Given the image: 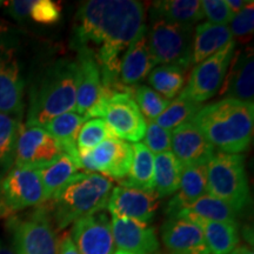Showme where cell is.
Instances as JSON below:
<instances>
[{
	"mask_svg": "<svg viewBox=\"0 0 254 254\" xmlns=\"http://www.w3.org/2000/svg\"><path fill=\"white\" fill-rule=\"evenodd\" d=\"M0 44H1V41H0Z\"/></svg>",
	"mask_w": 254,
	"mask_h": 254,
	"instance_id": "cell-48",
	"label": "cell"
},
{
	"mask_svg": "<svg viewBox=\"0 0 254 254\" xmlns=\"http://www.w3.org/2000/svg\"><path fill=\"white\" fill-rule=\"evenodd\" d=\"M85 122L86 120L80 114L67 112L51 119L50 122L41 126L55 138V140L62 148L63 153L67 154L74 160L79 170H80V163H79L77 139Z\"/></svg>",
	"mask_w": 254,
	"mask_h": 254,
	"instance_id": "cell-24",
	"label": "cell"
},
{
	"mask_svg": "<svg viewBox=\"0 0 254 254\" xmlns=\"http://www.w3.org/2000/svg\"><path fill=\"white\" fill-rule=\"evenodd\" d=\"M190 123L219 152L240 154L253 138V101L221 99L201 106Z\"/></svg>",
	"mask_w": 254,
	"mask_h": 254,
	"instance_id": "cell-2",
	"label": "cell"
},
{
	"mask_svg": "<svg viewBox=\"0 0 254 254\" xmlns=\"http://www.w3.org/2000/svg\"><path fill=\"white\" fill-rule=\"evenodd\" d=\"M116 138L104 119L94 118L86 120L81 126L77 139L78 152L90 151L101 142Z\"/></svg>",
	"mask_w": 254,
	"mask_h": 254,
	"instance_id": "cell-34",
	"label": "cell"
},
{
	"mask_svg": "<svg viewBox=\"0 0 254 254\" xmlns=\"http://www.w3.org/2000/svg\"><path fill=\"white\" fill-rule=\"evenodd\" d=\"M62 154L58 142L44 127L21 124L13 167L39 168L53 163Z\"/></svg>",
	"mask_w": 254,
	"mask_h": 254,
	"instance_id": "cell-12",
	"label": "cell"
},
{
	"mask_svg": "<svg viewBox=\"0 0 254 254\" xmlns=\"http://www.w3.org/2000/svg\"><path fill=\"white\" fill-rule=\"evenodd\" d=\"M71 238L79 254H113L112 227L105 211L86 215L72 224Z\"/></svg>",
	"mask_w": 254,
	"mask_h": 254,
	"instance_id": "cell-13",
	"label": "cell"
},
{
	"mask_svg": "<svg viewBox=\"0 0 254 254\" xmlns=\"http://www.w3.org/2000/svg\"><path fill=\"white\" fill-rule=\"evenodd\" d=\"M30 18L38 24H56L62 18V7L52 0H34Z\"/></svg>",
	"mask_w": 254,
	"mask_h": 254,
	"instance_id": "cell-38",
	"label": "cell"
},
{
	"mask_svg": "<svg viewBox=\"0 0 254 254\" xmlns=\"http://www.w3.org/2000/svg\"><path fill=\"white\" fill-rule=\"evenodd\" d=\"M172 153L183 167L207 165L215 154V148L192 123H185L171 132Z\"/></svg>",
	"mask_w": 254,
	"mask_h": 254,
	"instance_id": "cell-17",
	"label": "cell"
},
{
	"mask_svg": "<svg viewBox=\"0 0 254 254\" xmlns=\"http://www.w3.org/2000/svg\"><path fill=\"white\" fill-rule=\"evenodd\" d=\"M238 215L239 213L234 211L231 206L220 199L206 194L199 199L177 208L172 213L167 215L168 218H182L187 219L190 217L201 218L206 220L228 222V224L238 225Z\"/></svg>",
	"mask_w": 254,
	"mask_h": 254,
	"instance_id": "cell-23",
	"label": "cell"
},
{
	"mask_svg": "<svg viewBox=\"0 0 254 254\" xmlns=\"http://www.w3.org/2000/svg\"><path fill=\"white\" fill-rule=\"evenodd\" d=\"M135 103L142 116H146L148 120H154L167 109L171 100L165 99L163 95L155 92L153 88L146 85H140L135 88L134 92Z\"/></svg>",
	"mask_w": 254,
	"mask_h": 254,
	"instance_id": "cell-35",
	"label": "cell"
},
{
	"mask_svg": "<svg viewBox=\"0 0 254 254\" xmlns=\"http://www.w3.org/2000/svg\"><path fill=\"white\" fill-rule=\"evenodd\" d=\"M142 144L153 154L171 151V145H172L171 131L159 126L153 120H148L146 123V131Z\"/></svg>",
	"mask_w": 254,
	"mask_h": 254,
	"instance_id": "cell-36",
	"label": "cell"
},
{
	"mask_svg": "<svg viewBox=\"0 0 254 254\" xmlns=\"http://www.w3.org/2000/svg\"><path fill=\"white\" fill-rule=\"evenodd\" d=\"M146 27L145 9L134 0H90L77 11L71 45L88 49L101 72L103 90L120 92V56Z\"/></svg>",
	"mask_w": 254,
	"mask_h": 254,
	"instance_id": "cell-1",
	"label": "cell"
},
{
	"mask_svg": "<svg viewBox=\"0 0 254 254\" xmlns=\"http://www.w3.org/2000/svg\"><path fill=\"white\" fill-rule=\"evenodd\" d=\"M0 190L11 214L46 202L38 168L13 167L0 182Z\"/></svg>",
	"mask_w": 254,
	"mask_h": 254,
	"instance_id": "cell-11",
	"label": "cell"
},
{
	"mask_svg": "<svg viewBox=\"0 0 254 254\" xmlns=\"http://www.w3.org/2000/svg\"><path fill=\"white\" fill-rule=\"evenodd\" d=\"M230 254H254L253 250L249 246H237Z\"/></svg>",
	"mask_w": 254,
	"mask_h": 254,
	"instance_id": "cell-43",
	"label": "cell"
},
{
	"mask_svg": "<svg viewBox=\"0 0 254 254\" xmlns=\"http://www.w3.org/2000/svg\"><path fill=\"white\" fill-rule=\"evenodd\" d=\"M159 200L154 190L118 186L111 190L106 209L114 217L150 224L158 211Z\"/></svg>",
	"mask_w": 254,
	"mask_h": 254,
	"instance_id": "cell-15",
	"label": "cell"
},
{
	"mask_svg": "<svg viewBox=\"0 0 254 254\" xmlns=\"http://www.w3.org/2000/svg\"><path fill=\"white\" fill-rule=\"evenodd\" d=\"M231 41H233V36L227 25H215L208 21L196 25L193 33L190 64L198 65Z\"/></svg>",
	"mask_w": 254,
	"mask_h": 254,
	"instance_id": "cell-22",
	"label": "cell"
},
{
	"mask_svg": "<svg viewBox=\"0 0 254 254\" xmlns=\"http://www.w3.org/2000/svg\"><path fill=\"white\" fill-rule=\"evenodd\" d=\"M113 254H131V253H127V252H123V251H118V252H114Z\"/></svg>",
	"mask_w": 254,
	"mask_h": 254,
	"instance_id": "cell-46",
	"label": "cell"
},
{
	"mask_svg": "<svg viewBox=\"0 0 254 254\" xmlns=\"http://www.w3.org/2000/svg\"><path fill=\"white\" fill-rule=\"evenodd\" d=\"M187 220L198 225L211 254H230L239 244V227L236 224L190 217Z\"/></svg>",
	"mask_w": 254,
	"mask_h": 254,
	"instance_id": "cell-26",
	"label": "cell"
},
{
	"mask_svg": "<svg viewBox=\"0 0 254 254\" xmlns=\"http://www.w3.org/2000/svg\"><path fill=\"white\" fill-rule=\"evenodd\" d=\"M219 93L224 99L253 101L254 60L252 49L236 51Z\"/></svg>",
	"mask_w": 254,
	"mask_h": 254,
	"instance_id": "cell-19",
	"label": "cell"
},
{
	"mask_svg": "<svg viewBox=\"0 0 254 254\" xmlns=\"http://www.w3.org/2000/svg\"><path fill=\"white\" fill-rule=\"evenodd\" d=\"M133 159L128 176L122 186L141 190H154V154L142 142L132 145Z\"/></svg>",
	"mask_w": 254,
	"mask_h": 254,
	"instance_id": "cell-28",
	"label": "cell"
},
{
	"mask_svg": "<svg viewBox=\"0 0 254 254\" xmlns=\"http://www.w3.org/2000/svg\"><path fill=\"white\" fill-rule=\"evenodd\" d=\"M254 2L250 1L243 11L234 14L231 20L230 30L232 36L237 37L240 41L251 39L254 30Z\"/></svg>",
	"mask_w": 254,
	"mask_h": 254,
	"instance_id": "cell-37",
	"label": "cell"
},
{
	"mask_svg": "<svg viewBox=\"0 0 254 254\" xmlns=\"http://www.w3.org/2000/svg\"><path fill=\"white\" fill-rule=\"evenodd\" d=\"M154 254H168V253H160V252H155Z\"/></svg>",
	"mask_w": 254,
	"mask_h": 254,
	"instance_id": "cell-47",
	"label": "cell"
},
{
	"mask_svg": "<svg viewBox=\"0 0 254 254\" xmlns=\"http://www.w3.org/2000/svg\"><path fill=\"white\" fill-rule=\"evenodd\" d=\"M0 113L19 120L24 113V80L13 47L0 44Z\"/></svg>",
	"mask_w": 254,
	"mask_h": 254,
	"instance_id": "cell-14",
	"label": "cell"
},
{
	"mask_svg": "<svg viewBox=\"0 0 254 254\" xmlns=\"http://www.w3.org/2000/svg\"><path fill=\"white\" fill-rule=\"evenodd\" d=\"M225 1H226V5L228 6V8H230V11L233 15L239 13L240 11H243L244 7L250 2L245 1V0H225Z\"/></svg>",
	"mask_w": 254,
	"mask_h": 254,
	"instance_id": "cell-42",
	"label": "cell"
},
{
	"mask_svg": "<svg viewBox=\"0 0 254 254\" xmlns=\"http://www.w3.org/2000/svg\"><path fill=\"white\" fill-rule=\"evenodd\" d=\"M151 20L193 25L204 19L201 1L199 0H161L151 7Z\"/></svg>",
	"mask_w": 254,
	"mask_h": 254,
	"instance_id": "cell-27",
	"label": "cell"
},
{
	"mask_svg": "<svg viewBox=\"0 0 254 254\" xmlns=\"http://www.w3.org/2000/svg\"><path fill=\"white\" fill-rule=\"evenodd\" d=\"M200 109L201 104L178 97L174 101H171L167 109L154 122L163 128L171 131L183 124L189 123Z\"/></svg>",
	"mask_w": 254,
	"mask_h": 254,
	"instance_id": "cell-33",
	"label": "cell"
},
{
	"mask_svg": "<svg viewBox=\"0 0 254 254\" xmlns=\"http://www.w3.org/2000/svg\"><path fill=\"white\" fill-rule=\"evenodd\" d=\"M147 40L155 65H177L184 69L190 65L193 25L151 20Z\"/></svg>",
	"mask_w": 254,
	"mask_h": 254,
	"instance_id": "cell-8",
	"label": "cell"
},
{
	"mask_svg": "<svg viewBox=\"0 0 254 254\" xmlns=\"http://www.w3.org/2000/svg\"><path fill=\"white\" fill-rule=\"evenodd\" d=\"M78 86L75 111L84 117L88 110L99 99L103 91L99 64L88 49H78Z\"/></svg>",
	"mask_w": 254,
	"mask_h": 254,
	"instance_id": "cell-20",
	"label": "cell"
},
{
	"mask_svg": "<svg viewBox=\"0 0 254 254\" xmlns=\"http://www.w3.org/2000/svg\"><path fill=\"white\" fill-rule=\"evenodd\" d=\"M161 239L171 254H211L198 225L182 218H168L161 226Z\"/></svg>",
	"mask_w": 254,
	"mask_h": 254,
	"instance_id": "cell-18",
	"label": "cell"
},
{
	"mask_svg": "<svg viewBox=\"0 0 254 254\" xmlns=\"http://www.w3.org/2000/svg\"><path fill=\"white\" fill-rule=\"evenodd\" d=\"M185 81V69L177 65H160L148 74V82L153 90L167 100L180 94Z\"/></svg>",
	"mask_w": 254,
	"mask_h": 254,
	"instance_id": "cell-32",
	"label": "cell"
},
{
	"mask_svg": "<svg viewBox=\"0 0 254 254\" xmlns=\"http://www.w3.org/2000/svg\"><path fill=\"white\" fill-rule=\"evenodd\" d=\"M111 227L114 245L123 252L131 254H154L159 250V241L153 227L132 219L112 215Z\"/></svg>",
	"mask_w": 254,
	"mask_h": 254,
	"instance_id": "cell-16",
	"label": "cell"
},
{
	"mask_svg": "<svg viewBox=\"0 0 254 254\" xmlns=\"http://www.w3.org/2000/svg\"><path fill=\"white\" fill-rule=\"evenodd\" d=\"M104 118L114 136L122 140L139 142L145 135L146 120L132 94L128 92L101 91L99 99L84 116Z\"/></svg>",
	"mask_w": 254,
	"mask_h": 254,
	"instance_id": "cell-6",
	"label": "cell"
},
{
	"mask_svg": "<svg viewBox=\"0 0 254 254\" xmlns=\"http://www.w3.org/2000/svg\"><path fill=\"white\" fill-rule=\"evenodd\" d=\"M21 120L0 113V179L14 166L15 148Z\"/></svg>",
	"mask_w": 254,
	"mask_h": 254,
	"instance_id": "cell-31",
	"label": "cell"
},
{
	"mask_svg": "<svg viewBox=\"0 0 254 254\" xmlns=\"http://www.w3.org/2000/svg\"><path fill=\"white\" fill-rule=\"evenodd\" d=\"M201 8L204 18L208 19V23L227 25L233 18L225 0H204L201 1Z\"/></svg>",
	"mask_w": 254,
	"mask_h": 254,
	"instance_id": "cell-39",
	"label": "cell"
},
{
	"mask_svg": "<svg viewBox=\"0 0 254 254\" xmlns=\"http://www.w3.org/2000/svg\"><path fill=\"white\" fill-rule=\"evenodd\" d=\"M78 171L79 168L74 160L65 153L53 163L38 168L46 201H50L69 182V179L78 173Z\"/></svg>",
	"mask_w": 254,
	"mask_h": 254,
	"instance_id": "cell-30",
	"label": "cell"
},
{
	"mask_svg": "<svg viewBox=\"0 0 254 254\" xmlns=\"http://www.w3.org/2000/svg\"><path fill=\"white\" fill-rule=\"evenodd\" d=\"M58 254H79L69 233H65L60 239V243L58 244Z\"/></svg>",
	"mask_w": 254,
	"mask_h": 254,
	"instance_id": "cell-41",
	"label": "cell"
},
{
	"mask_svg": "<svg viewBox=\"0 0 254 254\" xmlns=\"http://www.w3.org/2000/svg\"><path fill=\"white\" fill-rule=\"evenodd\" d=\"M154 66L155 62L148 46L147 27H145L129 43L120 60V84L127 87L138 84L150 74Z\"/></svg>",
	"mask_w": 254,
	"mask_h": 254,
	"instance_id": "cell-21",
	"label": "cell"
},
{
	"mask_svg": "<svg viewBox=\"0 0 254 254\" xmlns=\"http://www.w3.org/2000/svg\"><path fill=\"white\" fill-rule=\"evenodd\" d=\"M0 182H1V179H0ZM9 211L6 207V205L4 204V201H2V196H1V190H0V218H5L9 215Z\"/></svg>",
	"mask_w": 254,
	"mask_h": 254,
	"instance_id": "cell-44",
	"label": "cell"
},
{
	"mask_svg": "<svg viewBox=\"0 0 254 254\" xmlns=\"http://www.w3.org/2000/svg\"><path fill=\"white\" fill-rule=\"evenodd\" d=\"M78 86L77 60L62 58L52 63L32 87L25 124L43 126L60 114L75 110Z\"/></svg>",
	"mask_w": 254,
	"mask_h": 254,
	"instance_id": "cell-3",
	"label": "cell"
},
{
	"mask_svg": "<svg viewBox=\"0 0 254 254\" xmlns=\"http://www.w3.org/2000/svg\"><path fill=\"white\" fill-rule=\"evenodd\" d=\"M0 254H15V253L11 247H8L4 241L0 239Z\"/></svg>",
	"mask_w": 254,
	"mask_h": 254,
	"instance_id": "cell-45",
	"label": "cell"
},
{
	"mask_svg": "<svg viewBox=\"0 0 254 254\" xmlns=\"http://www.w3.org/2000/svg\"><path fill=\"white\" fill-rule=\"evenodd\" d=\"M207 192L240 213L250 202V183L243 154L215 152L206 165Z\"/></svg>",
	"mask_w": 254,
	"mask_h": 254,
	"instance_id": "cell-5",
	"label": "cell"
},
{
	"mask_svg": "<svg viewBox=\"0 0 254 254\" xmlns=\"http://www.w3.org/2000/svg\"><path fill=\"white\" fill-rule=\"evenodd\" d=\"M80 170L101 173L112 179H126L131 168L132 145L118 138H111L90 151L78 152Z\"/></svg>",
	"mask_w": 254,
	"mask_h": 254,
	"instance_id": "cell-10",
	"label": "cell"
},
{
	"mask_svg": "<svg viewBox=\"0 0 254 254\" xmlns=\"http://www.w3.org/2000/svg\"><path fill=\"white\" fill-rule=\"evenodd\" d=\"M15 254H58V241L49 209L38 207L7 221Z\"/></svg>",
	"mask_w": 254,
	"mask_h": 254,
	"instance_id": "cell-7",
	"label": "cell"
},
{
	"mask_svg": "<svg viewBox=\"0 0 254 254\" xmlns=\"http://www.w3.org/2000/svg\"><path fill=\"white\" fill-rule=\"evenodd\" d=\"M207 192V168L206 165L183 167L179 192L168 201L165 213L168 215L182 206L190 204Z\"/></svg>",
	"mask_w": 254,
	"mask_h": 254,
	"instance_id": "cell-25",
	"label": "cell"
},
{
	"mask_svg": "<svg viewBox=\"0 0 254 254\" xmlns=\"http://www.w3.org/2000/svg\"><path fill=\"white\" fill-rule=\"evenodd\" d=\"M183 165L172 152H164L154 157V192L159 198L172 195L179 190Z\"/></svg>",
	"mask_w": 254,
	"mask_h": 254,
	"instance_id": "cell-29",
	"label": "cell"
},
{
	"mask_svg": "<svg viewBox=\"0 0 254 254\" xmlns=\"http://www.w3.org/2000/svg\"><path fill=\"white\" fill-rule=\"evenodd\" d=\"M234 52L236 41L233 40L213 56L195 65L179 97L198 104L214 97L220 90Z\"/></svg>",
	"mask_w": 254,
	"mask_h": 254,
	"instance_id": "cell-9",
	"label": "cell"
},
{
	"mask_svg": "<svg viewBox=\"0 0 254 254\" xmlns=\"http://www.w3.org/2000/svg\"><path fill=\"white\" fill-rule=\"evenodd\" d=\"M34 0H14L8 2V12L17 20L30 17V12Z\"/></svg>",
	"mask_w": 254,
	"mask_h": 254,
	"instance_id": "cell-40",
	"label": "cell"
},
{
	"mask_svg": "<svg viewBox=\"0 0 254 254\" xmlns=\"http://www.w3.org/2000/svg\"><path fill=\"white\" fill-rule=\"evenodd\" d=\"M112 189V182L101 174L78 172L73 176L50 200L58 230H64L82 217L105 211Z\"/></svg>",
	"mask_w": 254,
	"mask_h": 254,
	"instance_id": "cell-4",
	"label": "cell"
}]
</instances>
